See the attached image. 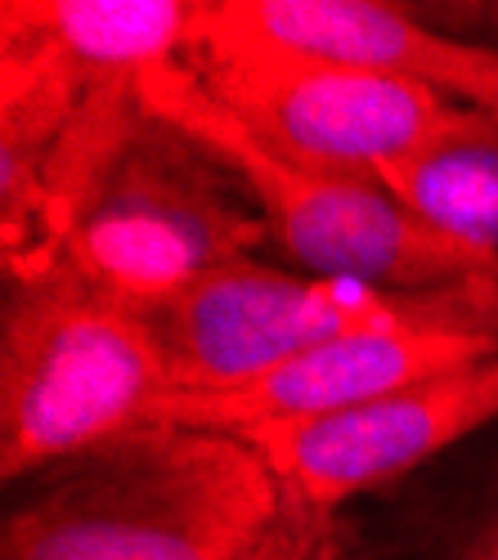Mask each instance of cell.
Listing matches in <instances>:
<instances>
[{
    "mask_svg": "<svg viewBox=\"0 0 498 560\" xmlns=\"http://www.w3.org/2000/svg\"><path fill=\"white\" fill-rule=\"evenodd\" d=\"M444 560H498V498L463 529V538L449 547Z\"/></svg>",
    "mask_w": 498,
    "mask_h": 560,
    "instance_id": "obj_12",
    "label": "cell"
},
{
    "mask_svg": "<svg viewBox=\"0 0 498 560\" xmlns=\"http://www.w3.org/2000/svg\"><path fill=\"white\" fill-rule=\"evenodd\" d=\"M283 506L230 431L140 427L36 476L0 529L5 560H239Z\"/></svg>",
    "mask_w": 498,
    "mask_h": 560,
    "instance_id": "obj_1",
    "label": "cell"
},
{
    "mask_svg": "<svg viewBox=\"0 0 498 560\" xmlns=\"http://www.w3.org/2000/svg\"><path fill=\"white\" fill-rule=\"evenodd\" d=\"M189 63L256 144L324 175L382 179L454 108L431 85L404 77L243 45H202Z\"/></svg>",
    "mask_w": 498,
    "mask_h": 560,
    "instance_id": "obj_6",
    "label": "cell"
},
{
    "mask_svg": "<svg viewBox=\"0 0 498 560\" xmlns=\"http://www.w3.org/2000/svg\"><path fill=\"white\" fill-rule=\"evenodd\" d=\"M489 422H498V354L328 417L243 431V440L288 493L337 516L350 498L404 480Z\"/></svg>",
    "mask_w": 498,
    "mask_h": 560,
    "instance_id": "obj_7",
    "label": "cell"
},
{
    "mask_svg": "<svg viewBox=\"0 0 498 560\" xmlns=\"http://www.w3.org/2000/svg\"><path fill=\"white\" fill-rule=\"evenodd\" d=\"M166 395V359L140 310L72 269L5 288L0 471L10 485L153 427Z\"/></svg>",
    "mask_w": 498,
    "mask_h": 560,
    "instance_id": "obj_2",
    "label": "cell"
},
{
    "mask_svg": "<svg viewBox=\"0 0 498 560\" xmlns=\"http://www.w3.org/2000/svg\"><path fill=\"white\" fill-rule=\"evenodd\" d=\"M144 318L162 346L171 390L224 395L355 332L449 323L498 337V283L480 278L444 292H382L350 278L239 260Z\"/></svg>",
    "mask_w": 498,
    "mask_h": 560,
    "instance_id": "obj_4",
    "label": "cell"
},
{
    "mask_svg": "<svg viewBox=\"0 0 498 560\" xmlns=\"http://www.w3.org/2000/svg\"><path fill=\"white\" fill-rule=\"evenodd\" d=\"M382 184L498 278V117L454 104L436 135L382 171Z\"/></svg>",
    "mask_w": 498,
    "mask_h": 560,
    "instance_id": "obj_10",
    "label": "cell"
},
{
    "mask_svg": "<svg viewBox=\"0 0 498 560\" xmlns=\"http://www.w3.org/2000/svg\"><path fill=\"white\" fill-rule=\"evenodd\" d=\"M498 354L494 332L476 328H378L337 337L320 350H310L279 372L224 395H189L171 390L158 404L153 427H198V431H256L275 422H305V417H328L355 404L382 399L414 382H431L440 372H454Z\"/></svg>",
    "mask_w": 498,
    "mask_h": 560,
    "instance_id": "obj_9",
    "label": "cell"
},
{
    "mask_svg": "<svg viewBox=\"0 0 498 560\" xmlns=\"http://www.w3.org/2000/svg\"><path fill=\"white\" fill-rule=\"evenodd\" d=\"M202 45H243L404 77L431 85L449 104L498 117V50L444 36L378 0H202L194 50Z\"/></svg>",
    "mask_w": 498,
    "mask_h": 560,
    "instance_id": "obj_8",
    "label": "cell"
},
{
    "mask_svg": "<svg viewBox=\"0 0 498 560\" xmlns=\"http://www.w3.org/2000/svg\"><path fill=\"white\" fill-rule=\"evenodd\" d=\"M239 560H341L337 516L283 489L279 516L269 521V529Z\"/></svg>",
    "mask_w": 498,
    "mask_h": 560,
    "instance_id": "obj_11",
    "label": "cell"
},
{
    "mask_svg": "<svg viewBox=\"0 0 498 560\" xmlns=\"http://www.w3.org/2000/svg\"><path fill=\"white\" fill-rule=\"evenodd\" d=\"M260 243L269 229L243 179L144 108L72 220L59 269L149 314L198 278L252 260Z\"/></svg>",
    "mask_w": 498,
    "mask_h": 560,
    "instance_id": "obj_5",
    "label": "cell"
},
{
    "mask_svg": "<svg viewBox=\"0 0 498 560\" xmlns=\"http://www.w3.org/2000/svg\"><path fill=\"white\" fill-rule=\"evenodd\" d=\"M140 100L153 117L194 135L243 179L247 198L265 215L269 243L301 273L350 278L382 292H444L494 278L467 247L418 220L382 179L305 171L256 144L243 121L216 104L189 59L149 68Z\"/></svg>",
    "mask_w": 498,
    "mask_h": 560,
    "instance_id": "obj_3",
    "label": "cell"
}]
</instances>
